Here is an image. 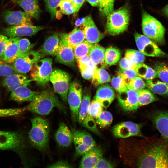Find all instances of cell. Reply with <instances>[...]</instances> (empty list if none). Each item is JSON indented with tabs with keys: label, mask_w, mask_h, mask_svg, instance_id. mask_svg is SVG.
<instances>
[{
	"label": "cell",
	"mask_w": 168,
	"mask_h": 168,
	"mask_svg": "<svg viewBox=\"0 0 168 168\" xmlns=\"http://www.w3.org/2000/svg\"><path fill=\"white\" fill-rule=\"evenodd\" d=\"M121 140L119 156L126 165L137 168H168V145L162 138L143 137Z\"/></svg>",
	"instance_id": "cell-1"
},
{
	"label": "cell",
	"mask_w": 168,
	"mask_h": 168,
	"mask_svg": "<svg viewBox=\"0 0 168 168\" xmlns=\"http://www.w3.org/2000/svg\"><path fill=\"white\" fill-rule=\"evenodd\" d=\"M55 107L62 110L65 109L54 93L47 90L40 91L26 106L27 110L41 115H48Z\"/></svg>",
	"instance_id": "cell-2"
},
{
	"label": "cell",
	"mask_w": 168,
	"mask_h": 168,
	"mask_svg": "<svg viewBox=\"0 0 168 168\" xmlns=\"http://www.w3.org/2000/svg\"><path fill=\"white\" fill-rule=\"evenodd\" d=\"M32 127L28 133L29 138L34 147L43 151L47 147L49 141V128L45 119L36 117L31 120Z\"/></svg>",
	"instance_id": "cell-3"
},
{
	"label": "cell",
	"mask_w": 168,
	"mask_h": 168,
	"mask_svg": "<svg viewBox=\"0 0 168 168\" xmlns=\"http://www.w3.org/2000/svg\"><path fill=\"white\" fill-rule=\"evenodd\" d=\"M107 16L106 30L110 35H118L127 30L130 20V13L127 7L114 10Z\"/></svg>",
	"instance_id": "cell-4"
},
{
	"label": "cell",
	"mask_w": 168,
	"mask_h": 168,
	"mask_svg": "<svg viewBox=\"0 0 168 168\" xmlns=\"http://www.w3.org/2000/svg\"><path fill=\"white\" fill-rule=\"evenodd\" d=\"M142 29L144 35L156 43L165 44L164 27L157 19L145 12L142 16Z\"/></svg>",
	"instance_id": "cell-5"
},
{
	"label": "cell",
	"mask_w": 168,
	"mask_h": 168,
	"mask_svg": "<svg viewBox=\"0 0 168 168\" xmlns=\"http://www.w3.org/2000/svg\"><path fill=\"white\" fill-rule=\"evenodd\" d=\"M25 138L16 132L0 131V150H12L20 154L26 149Z\"/></svg>",
	"instance_id": "cell-6"
},
{
	"label": "cell",
	"mask_w": 168,
	"mask_h": 168,
	"mask_svg": "<svg viewBox=\"0 0 168 168\" xmlns=\"http://www.w3.org/2000/svg\"><path fill=\"white\" fill-rule=\"evenodd\" d=\"M52 59L48 57L41 59L33 66L30 73L31 80L42 86L47 85L52 70Z\"/></svg>",
	"instance_id": "cell-7"
},
{
	"label": "cell",
	"mask_w": 168,
	"mask_h": 168,
	"mask_svg": "<svg viewBox=\"0 0 168 168\" xmlns=\"http://www.w3.org/2000/svg\"><path fill=\"white\" fill-rule=\"evenodd\" d=\"M45 55L39 51L30 50L19 55L12 65L16 73L26 74L30 71L36 62Z\"/></svg>",
	"instance_id": "cell-8"
},
{
	"label": "cell",
	"mask_w": 168,
	"mask_h": 168,
	"mask_svg": "<svg viewBox=\"0 0 168 168\" xmlns=\"http://www.w3.org/2000/svg\"><path fill=\"white\" fill-rule=\"evenodd\" d=\"M70 77L67 72L60 69L52 72L49 80L53 84L54 91L59 94L65 102L67 101Z\"/></svg>",
	"instance_id": "cell-9"
},
{
	"label": "cell",
	"mask_w": 168,
	"mask_h": 168,
	"mask_svg": "<svg viewBox=\"0 0 168 168\" xmlns=\"http://www.w3.org/2000/svg\"><path fill=\"white\" fill-rule=\"evenodd\" d=\"M71 130L73 134V142L77 156L84 155L96 146L94 140L88 132L73 128H72Z\"/></svg>",
	"instance_id": "cell-10"
},
{
	"label": "cell",
	"mask_w": 168,
	"mask_h": 168,
	"mask_svg": "<svg viewBox=\"0 0 168 168\" xmlns=\"http://www.w3.org/2000/svg\"><path fill=\"white\" fill-rule=\"evenodd\" d=\"M82 90L81 85L74 81L69 84L67 97L72 121H78L79 109L82 99Z\"/></svg>",
	"instance_id": "cell-11"
},
{
	"label": "cell",
	"mask_w": 168,
	"mask_h": 168,
	"mask_svg": "<svg viewBox=\"0 0 168 168\" xmlns=\"http://www.w3.org/2000/svg\"><path fill=\"white\" fill-rule=\"evenodd\" d=\"M134 38L138 48L144 55L160 57L164 56L166 54L156 43L144 35L135 33Z\"/></svg>",
	"instance_id": "cell-12"
},
{
	"label": "cell",
	"mask_w": 168,
	"mask_h": 168,
	"mask_svg": "<svg viewBox=\"0 0 168 168\" xmlns=\"http://www.w3.org/2000/svg\"><path fill=\"white\" fill-rule=\"evenodd\" d=\"M142 125L130 122L118 124L113 128L112 133L116 137L124 138L133 136L144 137L141 132Z\"/></svg>",
	"instance_id": "cell-13"
},
{
	"label": "cell",
	"mask_w": 168,
	"mask_h": 168,
	"mask_svg": "<svg viewBox=\"0 0 168 168\" xmlns=\"http://www.w3.org/2000/svg\"><path fill=\"white\" fill-rule=\"evenodd\" d=\"M117 99L121 108L127 112H134L139 107L138 91L128 88L125 91L119 93Z\"/></svg>",
	"instance_id": "cell-14"
},
{
	"label": "cell",
	"mask_w": 168,
	"mask_h": 168,
	"mask_svg": "<svg viewBox=\"0 0 168 168\" xmlns=\"http://www.w3.org/2000/svg\"><path fill=\"white\" fill-rule=\"evenodd\" d=\"M44 28L41 26L29 25L12 26L3 29L5 34L10 38L32 36Z\"/></svg>",
	"instance_id": "cell-15"
},
{
	"label": "cell",
	"mask_w": 168,
	"mask_h": 168,
	"mask_svg": "<svg viewBox=\"0 0 168 168\" xmlns=\"http://www.w3.org/2000/svg\"><path fill=\"white\" fill-rule=\"evenodd\" d=\"M151 118L162 138L168 141V111H155L151 114Z\"/></svg>",
	"instance_id": "cell-16"
},
{
	"label": "cell",
	"mask_w": 168,
	"mask_h": 168,
	"mask_svg": "<svg viewBox=\"0 0 168 168\" xmlns=\"http://www.w3.org/2000/svg\"><path fill=\"white\" fill-rule=\"evenodd\" d=\"M3 16L5 21L9 25H33L30 17L25 12L5 10Z\"/></svg>",
	"instance_id": "cell-17"
},
{
	"label": "cell",
	"mask_w": 168,
	"mask_h": 168,
	"mask_svg": "<svg viewBox=\"0 0 168 168\" xmlns=\"http://www.w3.org/2000/svg\"><path fill=\"white\" fill-rule=\"evenodd\" d=\"M56 56L57 62L69 66H74L75 58L73 49L64 40L61 39Z\"/></svg>",
	"instance_id": "cell-18"
},
{
	"label": "cell",
	"mask_w": 168,
	"mask_h": 168,
	"mask_svg": "<svg viewBox=\"0 0 168 168\" xmlns=\"http://www.w3.org/2000/svg\"><path fill=\"white\" fill-rule=\"evenodd\" d=\"M16 73L6 77L2 82V86L9 91L21 86L27 87L32 81L23 74Z\"/></svg>",
	"instance_id": "cell-19"
},
{
	"label": "cell",
	"mask_w": 168,
	"mask_h": 168,
	"mask_svg": "<svg viewBox=\"0 0 168 168\" xmlns=\"http://www.w3.org/2000/svg\"><path fill=\"white\" fill-rule=\"evenodd\" d=\"M115 96L114 91L108 84L101 85L97 90L93 100L99 102L103 108L108 107L114 100Z\"/></svg>",
	"instance_id": "cell-20"
},
{
	"label": "cell",
	"mask_w": 168,
	"mask_h": 168,
	"mask_svg": "<svg viewBox=\"0 0 168 168\" xmlns=\"http://www.w3.org/2000/svg\"><path fill=\"white\" fill-rule=\"evenodd\" d=\"M103 154L101 147L95 146L83 155L79 167L96 168L98 161L102 158Z\"/></svg>",
	"instance_id": "cell-21"
},
{
	"label": "cell",
	"mask_w": 168,
	"mask_h": 168,
	"mask_svg": "<svg viewBox=\"0 0 168 168\" xmlns=\"http://www.w3.org/2000/svg\"><path fill=\"white\" fill-rule=\"evenodd\" d=\"M19 37L10 38L0 59L8 63H12L19 55Z\"/></svg>",
	"instance_id": "cell-22"
},
{
	"label": "cell",
	"mask_w": 168,
	"mask_h": 168,
	"mask_svg": "<svg viewBox=\"0 0 168 168\" xmlns=\"http://www.w3.org/2000/svg\"><path fill=\"white\" fill-rule=\"evenodd\" d=\"M40 92L33 91L26 86H21L11 92L10 100L18 102H30Z\"/></svg>",
	"instance_id": "cell-23"
},
{
	"label": "cell",
	"mask_w": 168,
	"mask_h": 168,
	"mask_svg": "<svg viewBox=\"0 0 168 168\" xmlns=\"http://www.w3.org/2000/svg\"><path fill=\"white\" fill-rule=\"evenodd\" d=\"M55 139L59 145L67 147L73 142V136L66 124L63 122L60 123L55 134Z\"/></svg>",
	"instance_id": "cell-24"
},
{
	"label": "cell",
	"mask_w": 168,
	"mask_h": 168,
	"mask_svg": "<svg viewBox=\"0 0 168 168\" xmlns=\"http://www.w3.org/2000/svg\"><path fill=\"white\" fill-rule=\"evenodd\" d=\"M59 36L61 40L65 41L73 49L85 40L84 30L76 27L69 33H61Z\"/></svg>",
	"instance_id": "cell-25"
},
{
	"label": "cell",
	"mask_w": 168,
	"mask_h": 168,
	"mask_svg": "<svg viewBox=\"0 0 168 168\" xmlns=\"http://www.w3.org/2000/svg\"><path fill=\"white\" fill-rule=\"evenodd\" d=\"M61 41L60 36L57 35H50L45 40L39 51L45 55L55 56L59 47Z\"/></svg>",
	"instance_id": "cell-26"
},
{
	"label": "cell",
	"mask_w": 168,
	"mask_h": 168,
	"mask_svg": "<svg viewBox=\"0 0 168 168\" xmlns=\"http://www.w3.org/2000/svg\"><path fill=\"white\" fill-rule=\"evenodd\" d=\"M22 8L30 17L38 19L41 12L38 0H11Z\"/></svg>",
	"instance_id": "cell-27"
},
{
	"label": "cell",
	"mask_w": 168,
	"mask_h": 168,
	"mask_svg": "<svg viewBox=\"0 0 168 168\" xmlns=\"http://www.w3.org/2000/svg\"><path fill=\"white\" fill-rule=\"evenodd\" d=\"M105 48L97 44H94L88 55L91 62L97 68L107 66L105 62Z\"/></svg>",
	"instance_id": "cell-28"
},
{
	"label": "cell",
	"mask_w": 168,
	"mask_h": 168,
	"mask_svg": "<svg viewBox=\"0 0 168 168\" xmlns=\"http://www.w3.org/2000/svg\"><path fill=\"white\" fill-rule=\"evenodd\" d=\"M86 40L92 44L98 43L104 37L98 30L92 19L83 29Z\"/></svg>",
	"instance_id": "cell-29"
},
{
	"label": "cell",
	"mask_w": 168,
	"mask_h": 168,
	"mask_svg": "<svg viewBox=\"0 0 168 168\" xmlns=\"http://www.w3.org/2000/svg\"><path fill=\"white\" fill-rule=\"evenodd\" d=\"M146 86L153 93L160 95L168 96V84L159 80H147Z\"/></svg>",
	"instance_id": "cell-30"
},
{
	"label": "cell",
	"mask_w": 168,
	"mask_h": 168,
	"mask_svg": "<svg viewBox=\"0 0 168 168\" xmlns=\"http://www.w3.org/2000/svg\"><path fill=\"white\" fill-rule=\"evenodd\" d=\"M92 78V83L95 85L109 82L111 80L110 75L103 68L96 67Z\"/></svg>",
	"instance_id": "cell-31"
},
{
	"label": "cell",
	"mask_w": 168,
	"mask_h": 168,
	"mask_svg": "<svg viewBox=\"0 0 168 168\" xmlns=\"http://www.w3.org/2000/svg\"><path fill=\"white\" fill-rule=\"evenodd\" d=\"M135 70L138 76L146 80L153 79L157 77L154 69L142 63L138 64Z\"/></svg>",
	"instance_id": "cell-32"
},
{
	"label": "cell",
	"mask_w": 168,
	"mask_h": 168,
	"mask_svg": "<svg viewBox=\"0 0 168 168\" xmlns=\"http://www.w3.org/2000/svg\"><path fill=\"white\" fill-rule=\"evenodd\" d=\"M91 95L89 93H84L79 109L78 121L82 124L88 113L90 104Z\"/></svg>",
	"instance_id": "cell-33"
},
{
	"label": "cell",
	"mask_w": 168,
	"mask_h": 168,
	"mask_svg": "<svg viewBox=\"0 0 168 168\" xmlns=\"http://www.w3.org/2000/svg\"><path fill=\"white\" fill-rule=\"evenodd\" d=\"M138 91L139 106L148 105L157 100V99L148 90L143 89Z\"/></svg>",
	"instance_id": "cell-34"
},
{
	"label": "cell",
	"mask_w": 168,
	"mask_h": 168,
	"mask_svg": "<svg viewBox=\"0 0 168 168\" xmlns=\"http://www.w3.org/2000/svg\"><path fill=\"white\" fill-rule=\"evenodd\" d=\"M121 57L120 51L114 47H109L105 50V62L107 65L111 66L116 64Z\"/></svg>",
	"instance_id": "cell-35"
},
{
	"label": "cell",
	"mask_w": 168,
	"mask_h": 168,
	"mask_svg": "<svg viewBox=\"0 0 168 168\" xmlns=\"http://www.w3.org/2000/svg\"><path fill=\"white\" fill-rule=\"evenodd\" d=\"M94 44L85 40L74 48L73 51L76 60L88 55Z\"/></svg>",
	"instance_id": "cell-36"
},
{
	"label": "cell",
	"mask_w": 168,
	"mask_h": 168,
	"mask_svg": "<svg viewBox=\"0 0 168 168\" xmlns=\"http://www.w3.org/2000/svg\"><path fill=\"white\" fill-rule=\"evenodd\" d=\"M113 116L109 111H103L98 117L95 119V122L101 128L107 127L111 124Z\"/></svg>",
	"instance_id": "cell-37"
},
{
	"label": "cell",
	"mask_w": 168,
	"mask_h": 168,
	"mask_svg": "<svg viewBox=\"0 0 168 168\" xmlns=\"http://www.w3.org/2000/svg\"><path fill=\"white\" fill-rule=\"evenodd\" d=\"M125 57L137 64L143 63L145 59L144 55L141 52L131 49L126 50L125 52Z\"/></svg>",
	"instance_id": "cell-38"
},
{
	"label": "cell",
	"mask_w": 168,
	"mask_h": 168,
	"mask_svg": "<svg viewBox=\"0 0 168 168\" xmlns=\"http://www.w3.org/2000/svg\"><path fill=\"white\" fill-rule=\"evenodd\" d=\"M59 6L61 12L64 14L70 15L78 11L72 0H62Z\"/></svg>",
	"instance_id": "cell-39"
},
{
	"label": "cell",
	"mask_w": 168,
	"mask_h": 168,
	"mask_svg": "<svg viewBox=\"0 0 168 168\" xmlns=\"http://www.w3.org/2000/svg\"><path fill=\"white\" fill-rule=\"evenodd\" d=\"M154 70L156 77L168 84V67L165 63H159L155 66Z\"/></svg>",
	"instance_id": "cell-40"
},
{
	"label": "cell",
	"mask_w": 168,
	"mask_h": 168,
	"mask_svg": "<svg viewBox=\"0 0 168 168\" xmlns=\"http://www.w3.org/2000/svg\"><path fill=\"white\" fill-rule=\"evenodd\" d=\"M114 0H100L98 6L100 12L103 16H107L114 10Z\"/></svg>",
	"instance_id": "cell-41"
},
{
	"label": "cell",
	"mask_w": 168,
	"mask_h": 168,
	"mask_svg": "<svg viewBox=\"0 0 168 168\" xmlns=\"http://www.w3.org/2000/svg\"><path fill=\"white\" fill-rule=\"evenodd\" d=\"M103 108L99 102L93 100L90 104L87 114L96 119L103 111Z\"/></svg>",
	"instance_id": "cell-42"
},
{
	"label": "cell",
	"mask_w": 168,
	"mask_h": 168,
	"mask_svg": "<svg viewBox=\"0 0 168 168\" xmlns=\"http://www.w3.org/2000/svg\"><path fill=\"white\" fill-rule=\"evenodd\" d=\"M118 75H119L124 82L127 86L132 79L138 76L135 70L119 69Z\"/></svg>",
	"instance_id": "cell-43"
},
{
	"label": "cell",
	"mask_w": 168,
	"mask_h": 168,
	"mask_svg": "<svg viewBox=\"0 0 168 168\" xmlns=\"http://www.w3.org/2000/svg\"><path fill=\"white\" fill-rule=\"evenodd\" d=\"M82 124L83 126L96 134L100 135V133L97 128L94 118L88 114L84 118Z\"/></svg>",
	"instance_id": "cell-44"
},
{
	"label": "cell",
	"mask_w": 168,
	"mask_h": 168,
	"mask_svg": "<svg viewBox=\"0 0 168 168\" xmlns=\"http://www.w3.org/2000/svg\"><path fill=\"white\" fill-rule=\"evenodd\" d=\"M27 110L26 107L14 109H0V117H5L20 115Z\"/></svg>",
	"instance_id": "cell-45"
},
{
	"label": "cell",
	"mask_w": 168,
	"mask_h": 168,
	"mask_svg": "<svg viewBox=\"0 0 168 168\" xmlns=\"http://www.w3.org/2000/svg\"><path fill=\"white\" fill-rule=\"evenodd\" d=\"M111 84L113 87L119 93L124 91L127 89L125 83L118 74L112 78Z\"/></svg>",
	"instance_id": "cell-46"
},
{
	"label": "cell",
	"mask_w": 168,
	"mask_h": 168,
	"mask_svg": "<svg viewBox=\"0 0 168 168\" xmlns=\"http://www.w3.org/2000/svg\"><path fill=\"white\" fill-rule=\"evenodd\" d=\"M146 86V83L138 76L131 80L127 86V88L137 91L144 89Z\"/></svg>",
	"instance_id": "cell-47"
},
{
	"label": "cell",
	"mask_w": 168,
	"mask_h": 168,
	"mask_svg": "<svg viewBox=\"0 0 168 168\" xmlns=\"http://www.w3.org/2000/svg\"><path fill=\"white\" fill-rule=\"evenodd\" d=\"M62 0H44L48 12L50 13L52 18L56 16V9Z\"/></svg>",
	"instance_id": "cell-48"
},
{
	"label": "cell",
	"mask_w": 168,
	"mask_h": 168,
	"mask_svg": "<svg viewBox=\"0 0 168 168\" xmlns=\"http://www.w3.org/2000/svg\"><path fill=\"white\" fill-rule=\"evenodd\" d=\"M15 73L12 65L0 59V76L6 77Z\"/></svg>",
	"instance_id": "cell-49"
},
{
	"label": "cell",
	"mask_w": 168,
	"mask_h": 168,
	"mask_svg": "<svg viewBox=\"0 0 168 168\" xmlns=\"http://www.w3.org/2000/svg\"><path fill=\"white\" fill-rule=\"evenodd\" d=\"M18 45L19 55L28 52L34 46V44H31L29 40L26 38H20Z\"/></svg>",
	"instance_id": "cell-50"
},
{
	"label": "cell",
	"mask_w": 168,
	"mask_h": 168,
	"mask_svg": "<svg viewBox=\"0 0 168 168\" xmlns=\"http://www.w3.org/2000/svg\"><path fill=\"white\" fill-rule=\"evenodd\" d=\"M76 61L80 72L86 68L91 62V58L88 55L79 58Z\"/></svg>",
	"instance_id": "cell-51"
},
{
	"label": "cell",
	"mask_w": 168,
	"mask_h": 168,
	"mask_svg": "<svg viewBox=\"0 0 168 168\" xmlns=\"http://www.w3.org/2000/svg\"><path fill=\"white\" fill-rule=\"evenodd\" d=\"M137 65L132 63L125 57L121 59L119 63L120 68L123 69L135 70Z\"/></svg>",
	"instance_id": "cell-52"
},
{
	"label": "cell",
	"mask_w": 168,
	"mask_h": 168,
	"mask_svg": "<svg viewBox=\"0 0 168 168\" xmlns=\"http://www.w3.org/2000/svg\"><path fill=\"white\" fill-rule=\"evenodd\" d=\"M96 67V66L91 61L90 64L86 68L80 72L82 77L86 80L91 79Z\"/></svg>",
	"instance_id": "cell-53"
},
{
	"label": "cell",
	"mask_w": 168,
	"mask_h": 168,
	"mask_svg": "<svg viewBox=\"0 0 168 168\" xmlns=\"http://www.w3.org/2000/svg\"><path fill=\"white\" fill-rule=\"evenodd\" d=\"M92 19L90 15L79 18L74 23L76 27H77L82 26L84 27Z\"/></svg>",
	"instance_id": "cell-54"
},
{
	"label": "cell",
	"mask_w": 168,
	"mask_h": 168,
	"mask_svg": "<svg viewBox=\"0 0 168 168\" xmlns=\"http://www.w3.org/2000/svg\"><path fill=\"white\" fill-rule=\"evenodd\" d=\"M114 165L105 159L101 158L98 161L96 168H113Z\"/></svg>",
	"instance_id": "cell-55"
},
{
	"label": "cell",
	"mask_w": 168,
	"mask_h": 168,
	"mask_svg": "<svg viewBox=\"0 0 168 168\" xmlns=\"http://www.w3.org/2000/svg\"><path fill=\"white\" fill-rule=\"evenodd\" d=\"M72 166L67 161H57L48 166V168H71Z\"/></svg>",
	"instance_id": "cell-56"
},
{
	"label": "cell",
	"mask_w": 168,
	"mask_h": 168,
	"mask_svg": "<svg viewBox=\"0 0 168 168\" xmlns=\"http://www.w3.org/2000/svg\"><path fill=\"white\" fill-rule=\"evenodd\" d=\"M8 39L7 37L0 34V58L3 52Z\"/></svg>",
	"instance_id": "cell-57"
},
{
	"label": "cell",
	"mask_w": 168,
	"mask_h": 168,
	"mask_svg": "<svg viewBox=\"0 0 168 168\" xmlns=\"http://www.w3.org/2000/svg\"><path fill=\"white\" fill-rule=\"evenodd\" d=\"M85 0H72L77 7L78 11L84 3Z\"/></svg>",
	"instance_id": "cell-58"
},
{
	"label": "cell",
	"mask_w": 168,
	"mask_h": 168,
	"mask_svg": "<svg viewBox=\"0 0 168 168\" xmlns=\"http://www.w3.org/2000/svg\"><path fill=\"white\" fill-rule=\"evenodd\" d=\"M91 6L94 7L98 6L100 0H86Z\"/></svg>",
	"instance_id": "cell-59"
},
{
	"label": "cell",
	"mask_w": 168,
	"mask_h": 168,
	"mask_svg": "<svg viewBox=\"0 0 168 168\" xmlns=\"http://www.w3.org/2000/svg\"><path fill=\"white\" fill-rule=\"evenodd\" d=\"M162 12L164 15L168 17V4L162 9Z\"/></svg>",
	"instance_id": "cell-60"
}]
</instances>
